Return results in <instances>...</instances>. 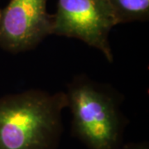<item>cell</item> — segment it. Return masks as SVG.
I'll use <instances>...</instances> for the list:
<instances>
[{
  "label": "cell",
  "instance_id": "5",
  "mask_svg": "<svg viewBox=\"0 0 149 149\" xmlns=\"http://www.w3.org/2000/svg\"><path fill=\"white\" fill-rule=\"evenodd\" d=\"M118 24L146 21L149 15V0H107Z\"/></svg>",
  "mask_w": 149,
  "mask_h": 149
},
{
  "label": "cell",
  "instance_id": "1",
  "mask_svg": "<svg viewBox=\"0 0 149 149\" xmlns=\"http://www.w3.org/2000/svg\"><path fill=\"white\" fill-rule=\"evenodd\" d=\"M65 92L30 90L0 98V149H54L62 131Z\"/></svg>",
  "mask_w": 149,
  "mask_h": 149
},
{
  "label": "cell",
  "instance_id": "7",
  "mask_svg": "<svg viewBox=\"0 0 149 149\" xmlns=\"http://www.w3.org/2000/svg\"><path fill=\"white\" fill-rule=\"evenodd\" d=\"M0 13H1V8H0Z\"/></svg>",
  "mask_w": 149,
  "mask_h": 149
},
{
  "label": "cell",
  "instance_id": "4",
  "mask_svg": "<svg viewBox=\"0 0 149 149\" xmlns=\"http://www.w3.org/2000/svg\"><path fill=\"white\" fill-rule=\"evenodd\" d=\"M47 0H11L0 13V47L10 53L32 50L52 34Z\"/></svg>",
  "mask_w": 149,
  "mask_h": 149
},
{
  "label": "cell",
  "instance_id": "3",
  "mask_svg": "<svg viewBox=\"0 0 149 149\" xmlns=\"http://www.w3.org/2000/svg\"><path fill=\"white\" fill-rule=\"evenodd\" d=\"M116 25V17L107 0H58L52 34L80 40L113 62L109 37Z\"/></svg>",
  "mask_w": 149,
  "mask_h": 149
},
{
  "label": "cell",
  "instance_id": "6",
  "mask_svg": "<svg viewBox=\"0 0 149 149\" xmlns=\"http://www.w3.org/2000/svg\"><path fill=\"white\" fill-rule=\"evenodd\" d=\"M119 149H148V146L143 144H131L127 145L123 148H120Z\"/></svg>",
  "mask_w": 149,
  "mask_h": 149
},
{
  "label": "cell",
  "instance_id": "2",
  "mask_svg": "<svg viewBox=\"0 0 149 149\" xmlns=\"http://www.w3.org/2000/svg\"><path fill=\"white\" fill-rule=\"evenodd\" d=\"M65 93L74 135L90 149L120 148L125 118L117 93L85 74L75 76Z\"/></svg>",
  "mask_w": 149,
  "mask_h": 149
}]
</instances>
